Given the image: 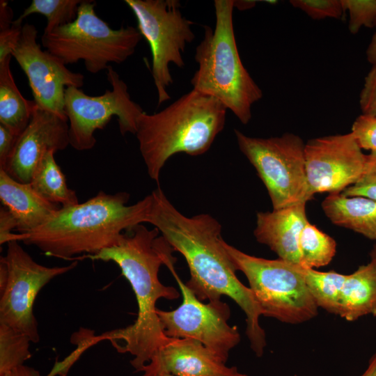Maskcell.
I'll return each instance as SVG.
<instances>
[{
	"label": "cell",
	"instance_id": "16",
	"mask_svg": "<svg viewBox=\"0 0 376 376\" xmlns=\"http://www.w3.org/2000/svg\"><path fill=\"white\" fill-rule=\"evenodd\" d=\"M140 372L142 376H247L235 366H227L201 342L189 338H171Z\"/></svg>",
	"mask_w": 376,
	"mask_h": 376
},
{
	"label": "cell",
	"instance_id": "40",
	"mask_svg": "<svg viewBox=\"0 0 376 376\" xmlns=\"http://www.w3.org/2000/svg\"><path fill=\"white\" fill-rule=\"evenodd\" d=\"M157 376H175V375H171V374H163V375H157Z\"/></svg>",
	"mask_w": 376,
	"mask_h": 376
},
{
	"label": "cell",
	"instance_id": "25",
	"mask_svg": "<svg viewBox=\"0 0 376 376\" xmlns=\"http://www.w3.org/2000/svg\"><path fill=\"white\" fill-rule=\"evenodd\" d=\"M81 0H33L21 15L14 20L17 25H22L24 18L32 14H40L47 19L44 33L73 22L77 16Z\"/></svg>",
	"mask_w": 376,
	"mask_h": 376
},
{
	"label": "cell",
	"instance_id": "26",
	"mask_svg": "<svg viewBox=\"0 0 376 376\" xmlns=\"http://www.w3.org/2000/svg\"><path fill=\"white\" fill-rule=\"evenodd\" d=\"M31 342L27 335L0 324V375L24 365L31 358Z\"/></svg>",
	"mask_w": 376,
	"mask_h": 376
},
{
	"label": "cell",
	"instance_id": "34",
	"mask_svg": "<svg viewBox=\"0 0 376 376\" xmlns=\"http://www.w3.org/2000/svg\"><path fill=\"white\" fill-rule=\"evenodd\" d=\"M17 228V223L11 213L6 207L0 209V244L10 242L13 235L12 230Z\"/></svg>",
	"mask_w": 376,
	"mask_h": 376
},
{
	"label": "cell",
	"instance_id": "27",
	"mask_svg": "<svg viewBox=\"0 0 376 376\" xmlns=\"http://www.w3.org/2000/svg\"><path fill=\"white\" fill-rule=\"evenodd\" d=\"M344 12L349 13V31L353 34L362 26L375 27L376 0H341Z\"/></svg>",
	"mask_w": 376,
	"mask_h": 376
},
{
	"label": "cell",
	"instance_id": "29",
	"mask_svg": "<svg viewBox=\"0 0 376 376\" xmlns=\"http://www.w3.org/2000/svg\"><path fill=\"white\" fill-rule=\"evenodd\" d=\"M342 194L345 196H364L376 201V152H370L367 155L362 175Z\"/></svg>",
	"mask_w": 376,
	"mask_h": 376
},
{
	"label": "cell",
	"instance_id": "24",
	"mask_svg": "<svg viewBox=\"0 0 376 376\" xmlns=\"http://www.w3.org/2000/svg\"><path fill=\"white\" fill-rule=\"evenodd\" d=\"M345 277L346 274L335 271L320 272L305 268L306 281L318 307L336 315Z\"/></svg>",
	"mask_w": 376,
	"mask_h": 376
},
{
	"label": "cell",
	"instance_id": "32",
	"mask_svg": "<svg viewBox=\"0 0 376 376\" xmlns=\"http://www.w3.org/2000/svg\"><path fill=\"white\" fill-rule=\"evenodd\" d=\"M22 26L13 23L11 27L0 30V62L11 55L20 37Z\"/></svg>",
	"mask_w": 376,
	"mask_h": 376
},
{
	"label": "cell",
	"instance_id": "8",
	"mask_svg": "<svg viewBox=\"0 0 376 376\" xmlns=\"http://www.w3.org/2000/svg\"><path fill=\"white\" fill-rule=\"evenodd\" d=\"M240 151L256 170L265 185L273 210L312 199L307 186L305 143L291 133L281 136H249L235 130Z\"/></svg>",
	"mask_w": 376,
	"mask_h": 376
},
{
	"label": "cell",
	"instance_id": "18",
	"mask_svg": "<svg viewBox=\"0 0 376 376\" xmlns=\"http://www.w3.org/2000/svg\"><path fill=\"white\" fill-rule=\"evenodd\" d=\"M0 199L15 219L18 233L33 231L61 207L42 197L30 183L18 182L1 169Z\"/></svg>",
	"mask_w": 376,
	"mask_h": 376
},
{
	"label": "cell",
	"instance_id": "28",
	"mask_svg": "<svg viewBox=\"0 0 376 376\" xmlns=\"http://www.w3.org/2000/svg\"><path fill=\"white\" fill-rule=\"evenodd\" d=\"M290 3L313 19H340L344 13L341 0H290Z\"/></svg>",
	"mask_w": 376,
	"mask_h": 376
},
{
	"label": "cell",
	"instance_id": "6",
	"mask_svg": "<svg viewBox=\"0 0 376 376\" xmlns=\"http://www.w3.org/2000/svg\"><path fill=\"white\" fill-rule=\"evenodd\" d=\"M95 5L93 1H82L73 22L41 36L42 46L65 65L83 61L93 74L107 70L111 63L125 61L143 38L132 26L111 28L97 16Z\"/></svg>",
	"mask_w": 376,
	"mask_h": 376
},
{
	"label": "cell",
	"instance_id": "39",
	"mask_svg": "<svg viewBox=\"0 0 376 376\" xmlns=\"http://www.w3.org/2000/svg\"><path fill=\"white\" fill-rule=\"evenodd\" d=\"M256 4L254 1H234L235 8L240 10L249 9L253 7Z\"/></svg>",
	"mask_w": 376,
	"mask_h": 376
},
{
	"label": "cell",
	"instance_id": "37",
	"mask_svg": "<svg viewBox=\"0 0 376 376\" xmlns=\"http://www.w3.org/2000/svg\"><path fill=\"white\" fill-rule=\"evenodd\" d=\"M367 60L373 65H376V32L372 37L371 41L366 50Z\"/></svg>",
	"mask_w": 376,
	"mask_h": 376
},
{
	"label": "cell",
	"instance_id": "31",
	"mask_svg": "<svg viewBox=\"0 0 376 376\" xmlns=\"http://www.w3.org/2000/svg\"><path fill=\"white\" fill-rule=\"evenodd\" d=\"M359 104L363 115L376 118V65H373L365 78Z\"/></svg>",
	"mask_w": 376,
	"mask_h": 376
},
{
	"label": "cell",
	"instance_id": "22",
	"mask_svg": "<svg viewBox=\"0 0 376 376\" xmlns=\"http://www.w3.org/2000/svg\"><path fill=\"white\" fill-rule=\"evenodd\" d=\"M55 153L49 151L43 156L29 183L42 197L61 207L77 205L79 203L76 192L67 185L65 175L55 160Z\"/></svg>",
	"mask_w": 376,
	"mask_h": 376
},
{
	"label": "cell",
	"instance_id": "1",
	"mask_svg": "<svg viewBox=\"0 0 376 376\" xmlns=\"http://www.w3.org/2000/svg\"><path fill=\"white\" fill-rule=\"evenodd\" d=\"M150 195L146 223L157 228L173 250L185 258L190 272L187 286L202 301L220 305L224 295L234 300L246 315L250 347L257 357H262L267 345L265 332L259 324L262 311L251 290L236 276L220 223L208 214L184 215L159 187Z\"/></svg>",
	"mask_w": 376,
	"mask_h": 376
},
{
	"label": "cell",
	"instance_id": "19",
	"mask_svg": "<svg viewBox=\"0 0 376 376\" xmlns=\"http://www.w3.org/2000/svg\"><path fill=\"white\" fill-rule=\"evenodd\" d=\"M370 256L368 263L346 274L338 315L347 321H354L367 315L376 317V244Z\"/></svg>",
	"mask_w": 376,
	"mask_h": 376
},
{
	"label": "cell",
	"instance_id": "41",
	"mask_svg": "<svg viewBox=\"0 0 376 376\" xmlns=\"http://www.w3.org/2000/svg\"><path fill=\"white\" fill-rule=\"evenodd\" d=\"M375 27H376V26H375Z\"/></svg>",
	"mask_w": 376,
	"mask_h": 376
},
{
	"label": "cell",
	"instance_id": "4",
	"mask_svg": "<svg viewBox=\"0 0 376 376\" xmlns=\"http://www.w3.org/2000/svg\"><path fill=\"white\" fill-rule=\"evenodd\" d=\"M226 111L216 98L192 89L157 113H142L135 135L149 177L158 182L175 154L205 153L223 130Z\"/></svg>",
	"mask_w": 376,
	"mask_h": 376
},
{
	"label": "cell",
	"instance_id": "15",
	"mask_svg": "<svg viewBox=\"0 0 376 376\" xmlns=\"http://www.w3.org/2000/svg\"><path fill=\"white\" fill-rule=\"evenodd\" d=\"M68 130L67 118L36 105L29 124L18 136L3 170L15 180L29 183L47 152H56L70 145Z\"/></svg>",
	"mask_w": 376,
	"mask_h": 376
},
{
	"label": "cell",
	"instance_id": "30",
	"mask_svg": "<svg viewBox=\"0 0 376 376\" xmlns=\"http://www.w3.org/2000/svg\"><path fill=\"white\" fill-rule=\"evenodd\" d=\"M351 132L361 149L376 152V118L360 115L354 121Z\"/></svg>",
	"mask_w": 376,
	"mask_h": 376
},
{
	"label": "cell",
	"instance_id": "36",
	"mask_svg": "<svg viewBox=\"0 0 376 376\" xmlns=\"http://www.w3.org/2000/svg\"><path fill=\"white\" fill-rule=\"evenodd\" d=\"M0 376H40V374L35 368L24 364L0 375Z\"/></svg>",
	"mask_w": 376,
	"mask_h": 376
},
{
	"label": "cell",
	"instance_id": "9",
	"mask_svg": "<svg viewBox=\"0 0 376 376\" xmlns=\"http://www.w3.org/2000/svg\"><path fill=\"white\" fill-rule=\"evenodd\" d=\"M133 12L137 29L148 42L152 54V76L157 104L170 100L167 92L173 79L169 65L185 66L182 54L195 38L194 22L181 13L178 0H125Z\"/></svg>",
	"mask_w": 376,
	"mask_h": 376
},
{
	"label": "cell",
	"instance_id": "11",
	"mask_svg": "<svg viewBox=\"0 0 376 376\" xmlns=\"http://www.w3.org/2000/svg\"><path fill=\"white\" fill-rule=\"evenodd\" d=\"M107 76L112 89L101 95H88L75 86L65 88L64 111L69 122V141L77 150L92 149L96 143L95 132L103 129L113 116L118 118L122 135L135 134L138 118L144 112L131 99L126 83L111 65Z\"/></svg>",
	"mask_w": 376,
	"mask_h": 376
},
{
	"label": "cell",
	"instance_id": "14",
	"mask_svg": "<svg viewBox=\"0 0 376 376\" xmlns=\"http://www.w3.org/2000/svg\"><path fill=\"white\" fill-rule=\"evenodd\" d=\"M305 166L309 196L342 193L362 175L366 161L354 134L321 136L305 143Z\"/></svg>",
	"mask_w": 376,
	"mask_h": 376
},
{
	"label": "cell",
	"instance_id": "35",
	"mask_svg": "<svg viewBox=\"0 0 376 376\" xmlns=\"http://www.w3.org/2000/svg\"><path fill=\"white\" fill-rule=\"evenodd\" d=\"M11 8L6 1H0V30L11 27L14 20Z\"/></svg>",
	"mask_w": 376,
	"mask_h": 376
},
{
	"label": "cell",
	"instance_id": "13",
	"mask_svg": "<svg viewBox=\"0 0 376 376\" xmlns=\"http://www.w3.org/2000/svg\"><path fill=\"white\" fill-rule=\"evenodd\" d=\"M37 37L35 26L29 23L23 24L11 55L28 78L36 105L67 118L64 111L65 88L70 86L81 88L84 77L81 73L70 70L56 56L42 50Z\"/></svg>",
	"mask_w": 376,
	"mask_h": 376
},
{
	"label": "cell",
	"instance_id": "38",
	"mask_svg": "<svg viewBox=\"0 0 376 376\" xmlns=\"http://www.w3.org/2000/svg\"><path fill=\"white\" fill-rule=\"evenodd\" d=\"M359 376H376V352L370 357L367 368Z\"/></svg>",
	"mask_w": 376,
	"mask_h": 376
},
{
	"label": "cell",
	"instance_id": "12",
	"mask_svg": "<svg viewBox=\"0 0 376 376\" xmlns=\"http://www.w3.org/2000/svg\"><path fill=\"white\" fill-rule=\"evenodd\" d=\"M175 260L170 253L164 265L179 285L182 302L173 311L157 309L164 334L169 338L196 339L226 363L230 350L240 341L237 327L228 324L229 307L224 302L214 305L210 302L204 304L198 299L176 273Z\"/></svg>",
	"mask_w": 376,
	"mask_h": 376
},
{
	"label": "cell",
	"instance_id": "5",
	"mask_svg": "<svg viewBox=\"0 0 376 376\" xmlns=\"http://www.w3.org/2000/svg\"><path fill=\"white\" fill-rule=\"evenodd\" d=\"M214 7L215 27L203 26V38L194 56L198 69L191 84L192 89L218 100L246 125L263 91L240 59L233 27L234 1L215 0Z\"/></svg>",
	"mask_w": 376,
	"mask_h": 376
},
{
	"label": "cell",
	"instance_id": "17",
	"mask_svg": "<svg viewBox=\"0 0 376 376\" xmlns=\"http://www.w3.org/2000/svg\"><path fill=\"white\" fill-rule=\"evenodd\" d=\"M306 203H299L256 216L253 234L256 240L267 245L279 258L300 265L299 237L308 222Z\"/></svg>",
	"mask_w": 376,
	"mask_h": 376
},
{
	"label": "cell",
	"instance_id": "10",
	"mask_svg": "<svg viewBox=\"0 0 376 376\" xmlns=\"http://www.w3.org/2000/svg\"><path fill=\"white\" fill-rule=\"evenodd\" d=\"M67 266L47 267L36 262L18 241L7 243L0 259V324L27 335L31 342L40 340L33 305L39 292L54 278L74 269Z\"/></svg>",
	"mask_w": 376,
	"mask_h": 376
},
{
	"label": "cell",
	"instance_id": "33",
	"mask_svg": "<svg viewBox=\"0 0 376 376\" xmlns=\"http://www.w3.org/2000/svg\"><path fill=\"white\" fill-rule=\"evenodd\" d=\"M18 136L8 128L0 124V169L5 168Z\"/></svg>",
	"mask_w": 376,
	"mask_h": 376
},
{
	"label": "cell",
	"instance_id": "2",
	"mask_svg": "<svg viewBox=\"0 0 376 376\" xmlns=\"http://www.w3.org/2000/svg\"><path fill=\"white\" fill-rule=\"evenodd\" d=\"M159 234L157 228L149 230L139 224L124 233L117 244L95 255L84 256L115 263L134 292L138 306L135 322L93 337V340L95 343L99 340H109L119 352L131 354L134 358L130 363L136 372H140L171 338L164 334L160 323L156 308L157 300H173L180 297L174 287L164 285L159 279L161 265L173 251Z\"/></svg>",
	"mask_w": 376,
	"mask_h": 376
},
{
	"label": "cell",
	"instance_id": "23",
	"mask_svg": "<svg viewBox=\"0 0 376 376\" xmlns=\"http://www.w3.org/2000/svg\"><path fill=\"white\" fill-rule=\"evenodd\" d=\"M298 245L300 266L304 268L324 267L330 263L336 252L334 239L309 221L301 231Z\"/></svg>",
	"mask_w": 376,
	"mask_h": 376
},
{
	"label": "cell",
	"instance_id": "3",
	"mask_svg": "<svg viewBox=\"0 0 376 376\" xmlns=\"http://www.w3.org/2000/svg\"><path fill=\"white\" fill-rule=\"evenodd\" d=\"M127 192L103 191L82 203L61 207L45 224L28 233H13L10 241L35 246L46 256L71 259L95 255L118 243L124 233L147 222L151 195L128 205Z\"/></svg>",
	"mask_w": 376,
	"mask_h": 376
},
{
	"label": "cell",
	"instance_id": "21",
	"mask_svg": "<svg viewBox=\"0 0 376 376\" xmlns=\"http://www.w3.org/2000/svg\"><path fill=\"white\" fill-rule=\"evenodd\" d=\"M12 57L0 62V124L19 136L30 121L36 103L18 89L10 70Z\"/></svg>",
	"mask_w": 376,
	"mask_h": 376
},
{
	"label": "cell",
	"instance_id": "7",
	"mask_svg": "<svg viewBox=\"0 0 376 376\" xmlns=\"http://www.w3.org/2000/svg\"><path fill=\"white\" fill-rule=\"evenodd\" d=\"M236 270L246 277L262 315L298 324L316 317L318 307L309 290L305 268L281 258L249 255L224 241Z\"/></svg>",
	"mask_w": 376,
	"mask_h": 376
},
{
	"label": "cell",
	"instance_id": "20",
	"mask_svg": "<svg viewBox=\"0 0 376 376\" xmlns=\"http://www.w3.org/2000/svg\"><path fill=\"white\" fill-rule=\"evenodd\" d=\"M322 207L334 224L376 241V201L334 193L324 198Z\"/></svg>",
	"mask_w": 376,
	"mask_h": 376
}]
</instances>
